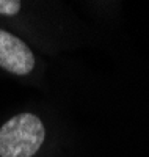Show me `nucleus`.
<instances>
[{
  "label": "nucleus",
  "instance_id": "f03ea898",
  "mask_svg": "<svg viewBox=\"0 0 149 157\" xmlns=\"http://www.w3.org/2000/svg\"><path fill=\"white\" fill-rule=\"evenodd\" d=\"M33 66L35 57L25 43L5 30H0V68L17 75H25Z\"/></svg>",
  "mask_w": 149,
  "mask_h": 157
},
{
  "label": "nucleus",
  "instance_id": "f257e3e1",
  "mask_svg": "<svg viewBox=\"0 0 149 157\" xmlns=\"http://www.w3.org/2000/svg\"><path fill=\"white\" fill-rule=\"evenodd\" d=\"M46 130L38 116L16 115L0 127V157H32L44 141Z\"/></svg>",
  "mask_w": 149,
  "mask_h": 157
},
{
  "label": "nucleus",
  "instance_id": "7ed1b4c3",
  "mask_svg": "<svg viewBox=\"0 0 149 157\" xmlns=\"http://www.w3.org/2000/svg\"><path fill=\"white\" fill-rule=\"evenodd\" d=\"M21 10L19 0H0V14L13 16Z\"/></svg>",
  "mask_w": 149,
  "mask_h": 157
}]
</instances>
